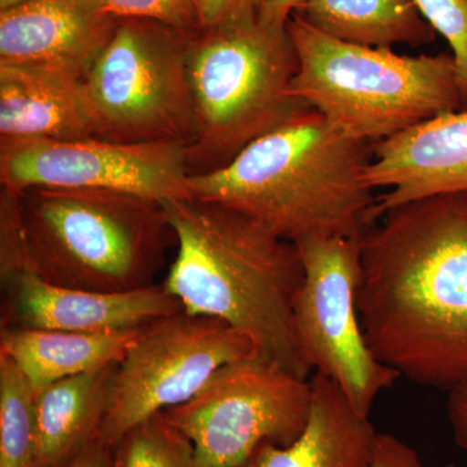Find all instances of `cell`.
Wrapping results in <instances>:
<instances>
[{"label":"cell","instance_id":"1","mask_svg":"<svg viewBox=\"0 0 467 467\" xmlns=\"http://www.w3.org/2000/svg\"><path fill=\"white\" fill-rule=\"evenodd\" d=\"M356 294L368 348L420 386L467 380V192L387 212L361 238Z\"/></svg>","mask_w":467,"mask_h":467},{"label":"cell","instance_id":"2","mask_svg":"<svg viewBox=\"0 0 467 467\" xmlns=\"http://www.w3.org/2000/svg\"><path fill=\"white\" fill-rule=\"evenodd\" d=\"M164 204L175 235L174 261L162 287L184 313L220 319L245 335L254 356L308 379L292 326L304 278L295 243L218 202Z\"/></svg>","mask_w":467,"mask_h":467},{"label":"cell","instance_id":"3","mask_svg":"<svg viewBox=\"0 0 467 467\" xmlns=\"http://www.w3.org/2000/svg\"><path fill=\"white\" fill-rule=\"evenodd\" d=\"M370 144L306 109L248 144L226 167L190 175V192L248 214L288 242L361 238L373 226L377 202L364 181Z\"/></svg>","mask_w":467,"mask_h":467},{"label":"cell","instance_id":"4","mask_svg":"<svg viewBox=\"0 0 467 467\" xmlns=\"http://www.w3.org/2000/svg\"><path fill=\"white\" fill-rule=\"evenodd\" d=\"M30 273L77 290L156 284L175 235L164 204L134 193L30 187L20 192Z\"/></svg>","mask_w":467,"mask_h":467},{"label":"cell","instance_id":"5","mask_svg":"<svg viewBox=\"0 0 467 467\" xmlns=\"http://www.w3.org/2000/svg\"><path fill=\"white\" fill-rule=\"evenodd\" d=\"M297 67L290 34L261 24L254 7L190 36L192 175L226 167L248 144L310 109L291 95Z\"/></svg>","mask_w":467,"mask_h":467},{"label":"cell","instance_id":"6","mask_svg":"<svg viewBox=\"0 0 467 467\" xmlns=\"http://www.w3.org/2000/svg\"><path fill=\"white\" fill-rule=\"evenodd\" d=\"M296 76L291 95L355 140H386L442 113L460 110L451 54L405 57L318 32L292 15L287 23Z\"/></svg>","mask_w":467,"mask_h":467},{"label":"cell","instance_id":"7","mask_svg":"<svg viewBox=\"0 0 467 467\" xmlns=\"http://www.w3.org/2000/svg\"><path fill=\"white\" fill-rule=\"evenodd\" d=\"M189 36L156 21L121 18L84 79L95 137L117 143L195 138Z\"/></svg>","mask_w":467,"mask_h":467},{"label":"cell","instance_id":"8","mask_svg":"<svg viewBox=\"0 0 467 467\" xmlns=\"http://www.w3.org/2000/svg\"><path fill=\"white\" fill-rule=\"evenodd\" d=\"M312 408V383L257 356L230 362L201 391L162 411L204 467H243L265 442L287 447Z\"/></svg>","mask_w":467,"mask_h":467},{"label":"cell","instance_id":"9","mask_svg":"<svg viewBox=\"0 0 467 467\" xmlns=\"http://www.w3.org/2000/svg\"><path fill=\"white\" fill-rule=\"evenodd\" d=\"M361 238L310 236L295 242L304 278L292 326L306 367L334 380L352 407L368 417L380 392L400 376L368 348L359 322L356 294L362 276Z\"/></svg>","mask_w":467,"mask_h":467},{"label":"cell","instance_id":"10","mask_svg":"<svg viewBox=\"0 0 467 467\" xmlns=\"http://www.w3.org/2000/svg\"><path fill=\"white\" fill-rule=\"evenodd\" d=\"M252 355L251 340L220 319L180 312L147 325L117 364L97 441L115 450L134 427L189 401L218 368Z\"/></svg>","mask_w":467,"mask_h":467},{"label":"cell","instance_id":"11","mask_svg":"<svg viewBox=\"0 0 467 467\" xmlns=\"http://www.w3.org/2000/svg\"><path fill=\"white\" fill-rule=\"evenodd\" d=\"M187 146L175 142L117 143L90 137L33 140L0 147V183L134 193L160 202L192 199Z\"/></svg>","mask_w":467,"mask_h":467},{"label":"cell","instance_id":"12","mask_svg":"<svg viewBox=\"0 0 467 467\" xmlns=\"http://www.w3.org/2000/svg\"><path fill=\"white\" fill-rule=\"evenodd\" d=\"M364 181L371 189L389 187L377 198L373 225L408 202L467 192V112L442 113L379 140Z\"/></svg>","mask_w":467,"mask_h":467},{"label":"cell","instance_id":"13","mask_svg":"<svg viewBox=\"0 0 467 467\" xmlns=\"http://www.w3.org/2000/svg\"><path fill=\"white\" fill-rule=\"evenodd\" d=\"M119 21L99 0H26L0 11V64L85 78Z\"/></svg>","mask_w":467,"mask_h":467},{"label":"cell","instance_id":"14","mask_svg":"<svg viewBox=\"0 0 467 467\" xmlns=\"http://www.w3.org/2000/svg\"><path fill=\"white\" fill-rule=\"evenodd\" d=\"M7 291V327L113 333L183 312L161 284L130 292L77 290L24 273Z\"/></svg>","mask_w":467,"mask_h":467},{"label":"cell","instance_id":"15","mask_svg":"<svg viewBox=\"0 0 467 467\" xmlns=\"http://www.w3.org/2000/svg\"><path fill=\"white\" fill-rule=\"evenodd\" d=\"M85 78L0 64V147L95 137Z\"/></svg>","mask_w":467,"mask_h":467},{"label":"cell","instance_id":"16","mask_svg":"<svg viewBox=\"0 0 467 467\" xmlns=\"http://www.w3.org/2000/svg\"><path fill=\"white\" fill-rule=\"evenodd\" d=\"M312 408L299 438L287 447L261 445L243 467H368L378 432L330 378L316 373Z\"/></svg>","mask_w":467,"mask_h":467},{"label":"cell","instance_id":"17","mask_svg":"<svg viewBox=\"0 0 467 467\" xmlns=\"http://www.w3.org/2000/svg\"><path fill=\"white\" fill-rule=\"evenodd\" d=\"M144 327L92 334L3 326L0 355L14 361L38 392L57 380L119 364Z\"/></svg>","mask_w":467,"mask_h":467},{"label":"cell","instance_id":"18","mask_svg":"<svg viewBox=\"0 0 467 467\" xmlns=\"http://www.w3.org/2000/svg\"><path fill=\"white\" fill-rule=\"evenodd\" d=\"M116 368H94L36 392L38 467H57L97 441Z\"/></svg>","mask_w":467,"mask_h":467},{"label":"cell","instance_id":"19","mask_svg":"<svg viewBox=\"0 0 467 467\" xmlns=\"http://www.w3.org/2000/svg\"><path fill=\"white\" fill-rule=\"evenodd\" d=\"M294 15L326 36L368 47H418L436 38L416 0H304Z\"/></svg>","mask_w":467,"mask_h":467},{"label":"cell","instance_id":"20","mask_svg":"<svg viewBox=\"0 0 467 467\" xmlns=\"http://www.w3.org/2000/svg\"><path fill=\"white\" fill-rule=\"evenodd\" d=\"M36 398L23 371L0 355V467H38Z\"/></svg>","mask_w":467,"mask_h":467},{"label":"cell","instance_id":"21","mask_svg":"<svg viewBox=\"0 0 467 467\" xmlns=\"http://www.w3.org/2000/svg\"><path fill=\"white\" fill-rule=\"evenodd\" d=\"M116 467H204L189 439L156 414L134 427L113 450Z\"/></svg>","mask_w":467,"mask_h":467},{"label":"cell","instance_id":"22","mask_svg":"<svg viewBox=\"0 0 467 467\" xmlns=\"http://www.w3.org/2000/svg\"><path fill=\"white\" fill-rule=\"evenodd\" d=\"M420 15L450 43L456 64L460 110L467 112V0H416Z\"/></svg>","mask_w":467,"mask_h":467},{"label":"cell","instance_id":"23","mask_svg":"<svg viewBox=\"0 0 467 467\" xmlns=\"http://www.w3.org/2000/svg\"><path fill=\"white\" fill-rule=\"evenodd\" d=\"M110 16L156 21L192 36L202 29L199 0H99Z\"/></svg>","mask_w":467,"mask_h":467},{"label":"cell","instance_id":"24","mask_svg":"<svg viewBox=\"0 0 467 467\" xmlns=\"http://www.w3.org/2000/svg\"><path fill=\"white\" fill-rule=\"evenodd\" d=\"M30 272L21 217L20 192L0 189V275L3 288Z\"/></svg>","mask_w":467,"mask_h":467},{"label":"cell","instance_id":"25","mask_svg":"<svg viewBox=\"0 0 467 467\" xmlns=\"http://www.w3.org/2000/svg\"><path fill=\"white\" fill-rule=\"evenodd\" d=\"M368 467H425L420 454L395 435L378 432Z\"/></svg>","mask_w":467,"mask_h":467},{"label":"cell","instance_id":"26","mask_svg":"<svg viewBox=\"0 0 467 467\" xmlns=\"http://www.w3.org/2000/svg\"><path fill=\"white\" fill-rule=\"evenodd\" d=\"M447 417L453 441L467 451V380L448 391Z\"/></svg>","mask_w":467,"mask_h":467},{"label":"cell","instance_id":"27","mask_svg":"<svg viewBox=\"0 0 467 467\" xmlns=\"http://www.w3.org/2000/svg\"><path fill=\"white\" fill-rule=\"evenodd\" d=\"M304 0H254V14L264 26L275 30H287V23Z\"/></svg>","mask_w":467,"mask_h":467},{"label":"cell","instance_id":"28","mask_svg":"<svg viewBox=\"0 0 467 467\" xmlns=\"http://www.w3.org/2000/svg\"><path fill=\"white\" fill-rule=\"evenodd\" d=\"M199 5L202 27H211L243 9L254 7V0H199Z\"/></svg>","mask_w":467,"mask_h":467},{"label":"cell","instance_id":"29","mask_svg":"<svg viewBox=\"0 0 467 467\" xmlns=\"http://www.w3.org/2000/svg\"><path fill=\"white\" fill-rule=\"evenodd\" d=\"M57 467H116L112 448L94 441L81 451Z\"/></svg>","mask_w":467,"mask_h":467},{"label":"cell","instance_id":"30","mask_svg":"<svg viewBox=\"0 0 467 467\" xmlns=\"http://www.w3.org/2000/svg\"><path fill=\"white\" fill-rule=\"evenodd\" d=\"M23 2H26V0H0V11L14 7V5H20Z\"/></svg>","mask_w":467,"mask_h":467},{"label":"cell","instance_id":"31","mask_svg":"<svg viewBox=\"0 0 467 467\" xmlns=\"http://www.w3.org/2000/svg\"><path fill=\"white\" fill-rule=\"evenodd\" d=\"M430 467H460V466L454 465V463H447V465H442V466H430Z\"/></svg>","mask_w":467,"mask_h":467}]
</instances>
